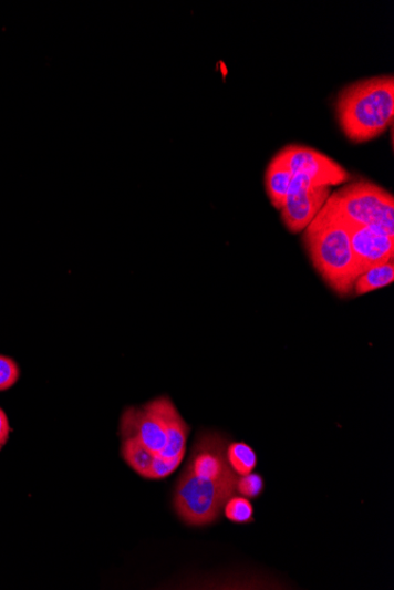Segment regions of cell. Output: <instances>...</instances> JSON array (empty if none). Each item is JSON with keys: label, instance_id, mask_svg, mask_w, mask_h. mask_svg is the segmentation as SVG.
Returning a JSON list of instances; mask_svg holds the SVG:
<instances>
[{"label": "cell", "instance_id": "obj_6", "mask_svg": "<svg viewBox=\"0 0 394 590\" xmlns=\"http://www.w3.org/2000/svg\"><path fill=\"white\" fill-rule=\"evenodd\" d=\"M331 187L317 186L309 178L294 176L281 208L282 222L293 234L307 229L331 196Z\"/></svg>", "mask_w": 394, "mask_h": 590}, {"label": "cell", "instance_id": "obj_13", "mask_svg": "<svg viewBox=\"0 0 394 590\" xmlns=\"http://www.w3.org/2000/svg\"><path fill=\"white\" fill-rule=\"evenodd\" d=\"M227 460L238 476H245L257 468L258 456L252 447L245 442H235L227 447Z\"/></svg>", "mask_w": 394, "mask_h": 590}, {"label": "cell", "instance_id": "obj_5", "mask_svg": "<svg viewBox=\"0 0 394 590\" xmlns=\"http://www.w3.org/2000/svg\"><path fill=\"white\" fill-rule=\"evenodd\" d=\"M273 158L286 165L294 176L307 177L317 186H339L350 179L342 165L309 146H286Z\"/></svg>", "mask_w": 394, "mask_h": 590}, {"label": "cell", "instance_id": "obj_8", "mask_svg": "<svg viewBox=\"0 0 394 590\" xmlns=\"http://www.w3.org/2000/svg\"><path fill=\"white\" fill-rule=\"evenodd\" d=\"M121 435L122 438H137L156 455H160L167 447L164 424L151 408L149 403L139 408L125 410L121 418Z\"/></svg>", "mask_w": 394, "mask_h": 590}, {"label": "cell", "instance_id": "obj_12", "mask_svg": "<svg viewBox=\"0 0 394 590\" xmlns=\"http://www.w3.org/2000/svg\"><path fill=\"white\" fill-rule=\"evenodd\" d=\"M393 281L394 261H391L363 272L360 278L355 280L353 291L357 297H363V294L391 286Z\"/></svg>", "mask_w": 394, "mask_h": 590}, {"label": "cell", "instance_id": "obj_7", "mask_svg": "<svg viewBox=\"0 0 394 590\" xmlns=\"http://www.w3.org/2000/svg\"><path fill=\"white\" fill-rule=\"evenodd\" d=\"M351 247L360 276L373 267L394 261V236L382 228L352 226Z\"/></svg>", "mask_w": 394, "mask_h": 590}, {"label": "cell", "instance_id": "obj_1", "mask_svg": "<svg viewBox=\"0 0 394 590\" xmlns=\"http://www.w3.org/2000/svg\"><path fill=\"white\" fill-rule=\"evenodd\" d=\"M228 445L226 436L217 432L197 435L173 501L186 525L204 527L219 520L226 503L237 493L239 476L228 464Z\"/></svg>", "mask_w": 394, "mask_h": 590}, {"label": "cell", "instance_id": "obj_9", "mask_svg": "<svg viewBox=\"0 0 394 590\" xmlns=\"http://www.w3.org/2000/svg\"><path fill=\"white\" fill-rule=\"evenodd\" d=\"M148 403L159 421L163 422L167 435V447L160 453V456L165 458L185 457L190 428L182 414L178 413L173 401L167 396H160Z\"/></svg>", "mask_w": 394, "mask_h": 590}, {"label": "cell", "instance_id": "obj_3", "mask_svg": "<svg viewBox=\"0 0 394 590\" xmlns=\"http://www.w3.org/2000/svg\"><path fill=\"white\" fill-rule=\"evenodd\" d=\"M335 115L351 142L380 137L394 120V77L383 75L349 84L339 92Z\"/></svg>", "mask_w": 394, "mask_h": 590}, {"label": "cell", "instance_id": "obj_2", "mask_svg": "<svg viewBox=\"0 0 394 590\" xmlns=\"http://www.w3.org/2000/svg\"><path fill=\"white\" fill-rule=\"evenodd\" d=\"M351 229L346 219L326 201L302 235L314 269L340 297H348L360 278L351 247Z\"/></svg>", "mask_w": 394, "mask_h": 590}, {"label": "cell", "instance_id": "obj_14", "mask_svg": "<svg viewBox=\"0 0 394 590\" xmlns=\"http://www.w3.org/2000/svg\"><path fill=\"white\" fill-rule=\"evenodd\" d=\"M226 518L232 524L255 522V508L245 496L232 495L224 507Z\"/></svg>", "mask_w": 394, "mask_h": 590}, {"label": "cell", "instance_id": "obj_15", "mask_svg": "<svg viewBox=\"0 0 394 590\" xmlns=\"http://www.w3.org/2000/svg\"><path fill=\"white\" fill-rule=\"evenodd\" d=\"M265 489V482L260 474L250 473L239 476L237 491L247 499H258Z\"/></svg>", "mask_w": 394, "mask_h": 590}, {"label": "cell", "instance_id": "obj_18", "mask_svg": "<svg viewBox=\"0 0 394 590\" xmlns=\"http://www.w3.org/2000/svg\"><path fill=\"white\" fill-rule=\"evenodd\" d=\"M11 433L10 422L6 412L0 408V451L7 445Z\"/></svg>", "mask_w": 394, "mask_h": 590}, {"label": "cell", "instance_id": "obj_11", "mask_svg": "<svg viewBox=\"0 0 394 590\" xmlns=\"http://www.w3.org/2000/svg\"><path fill=\"white\" fill-rule=\"evenodd\" d=\"M122 439L121 453L125 464L143 478L151 479L156 454L135 437H125Z\"/></svg>", "mask_w": 394, "mask_h": 590}, {"label": "cell", "instance_id": "obj_17", "mask_svg": "<svg viewBox=\"0 0 394 590\" xmlns=\"http://www.w3.org/2000/svg\"><path fill=\"white\" fill-rule=\"evenodd\" d=\"M184 457L165 458L156 455L152 468L151 479H160L173 474L182 465Z\"/></svg>", "mask_w": 394, "mask_h": 590}, {"label": "cell", "instance_id": "obj_4", "mask_svg": "<svg viewBox=\"0 0 394 590\" xmlns=\"http://www.w3.org/2000/svg\"><path fill=\"white\" fill-rule=\"evenodd\" d=\"M351 226L379 227L394 236V197L369 180L345 184L328 199Z\"/></svg>", "mask_w": 394, "mask_h": 590}, {"label": "cell", "instance_id": "obj_16", "mask_svg": "<svg viewBox=\"0 0 394 590\" xmlns=\"http://www.w3.org/2000/svg\"><path fill=\"white\" fill-rule=\"evenodd\" d=\"M21 369L14 360L0 355V392H6L20 380Z\"/></svg>", "mask_w": 394, "mask_h": 590}, {"label": "cell", "instance_id": "obj_10", "mask_svg": "<svg viewBox=\"0 0 394 590\" xmlns=\"http://www.w3.org/2000/svg\"><path fill=\"white\" fill-rule=\"evenodd\" d=\"M294 175L282 163L273 158L265 174V187L272 206L281 210L288 197Z\"/></svg>", "mask_w": 394, "mask_h": 590}]
</instances>
